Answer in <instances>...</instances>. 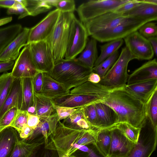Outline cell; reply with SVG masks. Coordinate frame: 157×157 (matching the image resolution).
<instances>
[{
    "label": "cell",
    "mask_w": 157,
    "mask_h": 157,
    "mask_svg": "<svg viewBox=\"0 0 157 157\" xmlns=\"http://www.w3.org/2000/svg\"><path fill=\"white\" fill-rule=\"evenodd\" d=\"M43 145L36 148L30 157H57L55 151L46 149L44 145L41 147Z\"/></svg>",
    "instance_id": "obj_46"
},
{
    "label": "cell",
    "mask_w": 157,
    "mask_h": 157,
    "mask_svg": "<svg viewBox=\"0 0 157 157\" xmlns=\"http://www.w3.org/2000/svg\"><path fill=\"white\" fill-rule=\"evenodd\" d=\"M113 11L109 12L89 20L83 24L89 36L98 31L113 28L126 17Z\"/></svg>",
    "instance_id": "obj_15"
},
{
    "label": "cell",
    "mask_w": 157,
    "mask_h": 157,
    "mask_svg": "<svg viewBox=\"0 0 157 157\" xmlns=\"http://www.w3.org/2000/svg\"><path fill=\"white\" fill-rule=\"evenodd\" d=\"M36 115L40 119L48 117L56 113L52 99L34 92Z\"/></svg>",
    "instance_id": "obj_26"
},
{
    "label": "cell",
    "mask_w": 157,
    "mask_h": 157,
    "mask_svg": "<svg viewBox=\"0 0 157 157\" xmlns=\"http://www.w3.org/2000/svg\"><path fill=\"white\" fill-rule=\"evenodd\" d=\"M18 110L16 108L11 109L0 119V132L6 128L10 126L16 115Z\"/></svg>",
    "instance_id": "obj_44"
},
{
    "label": "cell",
    "mask_w": 157,
    "mask_h": 157,
    "mask_svg": "<svg viewBox=\"0 0 157 157\" xmlns=\"http://www.w3.org/2000/svg\"><path fill=\"white\" fill-rule=\"evenodd\" d=\"M27 115V126L33 129H35L40 122V118L37 115L29 113L28 112Z\"/></svg>",
    "instance_id": "obj_49"
},
{
    "label": "cell",
    "mask_w": 157,
    "mask_h": 157,
    "mask_svg": "<svg viewBox=\"0 0 157 157\" xmlns=\"http://www.w3.org/2000/svg\"><path fill=\"white\" fill-rule=\"evenodd\" d=\"M60 13V11L57 9L51 11L40 22L30 29L27 45L46 40L52 32Z\"/></svg>",
    "instance_id": "obj_13"
},
{
    "label": "cell",
    "mask_w": 157,
    "mask_h": 157,
    "mask_svg": "<svg viewBox=\"0 0 157 157\" xmlns=\"http://www.w3.org/2000/svg\"><path fill=\"white\" fill-rule=\"evenodd\" d=\"M97 41L92 37L88 38L84 49L76 59L84 65L92 69L98 58Z\"/></svg>",
    "instance_id": "obj_25"
},
{
    "label": "cell",
    "mask_w": 157,
    "mask_h": 157,
    "mask_svg": "<svg viewBox=\"0 0 157 157\" xmlns=\"http://www.w3.org/2000/svg\"><path fill=\"white\" fill-rule=\"evenodd\" d=\"M43 73L42 71H40L33 78V86L34 92L35 93H40L41 91Z\"/></svg>",
    "instance_id": "obj_48"
},
{
    "label": "cell",
    "mask_w": 157,
    "mask_h": 157,
    "mask_svg": "<svg viewBox=\"0 0 157 157\" xmlns=\"http://www.w3.org/2000/svg\"><path fill=\"white\" fill-rule=\"evenodd\" d=\"M101 78L98 74L92 72L89 75L87 81L94 83H98L100 82Z\"/></svg>",
    "instance_id": "obj_52"
},
{
    "label": "cell",
    "mask_w": 157,
    "mask_h": 157,
    "mask_svg": "<svg viewBox=\"0 0 157 157\" xmlns=\"http://www.w3.org/2000/svg\"><path fill=\"white\" fill-rule=\"evenodd\" d=\"M15 0H0V7L9 9L14 4Z\"/></svg>",
    "instance_id": "obj_53"
},
{
    "label": "cell",
    "mask_w": 157,
    "mask_h": 157,
    "mask_svg": "<svg viewBox=\"0 0 157 157\" xmlns=\"http://www.w3.org/2000/svg\"><path fill=\"white\" fill-rule=\"evenodd\" d=\"M142 2L157 5V0H140Z\"/></svg>",
    "instance_id": "obj_57"
},
{
    "label": "cell",
    "mask_w": 157,
    "mask_h": 157,
    "mask_svg": "<svg viewBox=\"0 0 157 157\" xmlns=\"http://www.w3.org/2000/svg\"><path fill=\"white\" fill-rule=\"evenodd\" d=\"M21 103L20 110L27 111L30 107L35 106L34 91L33 78H20Z\"/></svg>",
    "instance_id": "obj_27"
},
{
    "label": "cell",
    "mask_w": 157,
    "mask_h": 157,
    "mask_svg": "<svg viewBox=\"0 0 157 157\" xmlns=\"http://www.w3.org/2000/svg\"><path fill=\"white\" fill-rule=\"evenodd\" d=\"M123 40L125 47L135 59L149 60L153 58L154 54L150 43L138 31L132 33Z\"/></svg>",
    "instance_id": "obj_10"
},
{
    "label": "cell",
    "mask_w": 157,
    "mask_h": 157,
    "mask_svg": "<svg viewBox=\"0 0 157 157\" xmlns=\"http://www.w3.org/2000/svg\"><path fill=\"white\" fill-rule=\"evenodd\" d=\"M62 123L65 126L74 129H94L86 119L82 108H78L77 110L63 120Z\"/></svg>",
    "instance_id": "obj_28"
},
{
    "label": "cell",
    "mask_w": 157,
    "mask_h": 157,
    "mask_svg": "<svg viewBox=\"0 0 157 157\" xmlns=\"http://www.w3.org/2000/svg\"><path fill=\"white\" fill-rule=\"evenodd\" d=\"M98 130L78 129L64 126L59 121L55 132L48 137L47 149L55 151L59 157L69 156L78 150L88 151L91 144H95Z\"/></svg>",
    "instance_id": "obj_1"
},
{
    "label": "cell",
    "mask_w": 157,
    "mask_h": 157,
    "mask_svg": "<svg viewBox=\"0 0 157 157\" xmlns=\"http://www.w3.org/2000/svg\"><path fill=\"white\" fill-rule=\"evenodd\" d=\"M123 39H119L107 42L100 46L101 53L96 61L94 67H96L115 52L117 51L124 43Z\"/></svg>",
    "instance_id": "obj_33"
},
{
    "label": "cell",
    "mask_w": 157,
    "mask_h": 157,
    "mask_svg": "<svg viewBox=\"0 0 157 157\" xmlns=\"http://www.w3.org/2000/svg\"><path fill=\"white\" fill-rule=\"evenodd\" d=\"M88 36L83 24L75 16L71 25L64 59L75 58L84 49Z\"/></svg>",
    "instance_id": "obj_9"
},
{
    "label": "cell",
    "mask_w": 157,
    "mask_h": 157,
    "mask_svg": "<svg viewBox=\"0 0 157 157\" xmlns=\"http://www.w3.org/2000/svg\"><path fill=\"white\" fill-rule=\"evenodd\" d=\"M28 45L37 69L43 72L49 73L55 64L50 48L46 40L31 43Z\"/></svg>",
    "instance_id": "obj_11"
},
{
    "label": "cell",
    "mask_w": 157,
    "mask_h": 157,
    "mask_svg": "<svg viewBox=\"0 0 157 157\" xmlns=\"http://www.w3.org/2000/svg\"><path fill=\"white\" fill-rule=\"evenodd\" d=\"M138 31L142 36L147 39L157 36V23L152 21L147 22L141 26Z\"/></svg>",
    "instance_id": "obj_42"
},
{
    "label": "cell",
    "mask_w": 157,
    "mask_h": 157,
    "mask_svg": "<svg viewBox=\"0 0 157 157\" xmlns=\"http://www.w3.org/2000/svg\"><path fill=\"white\" fill-rule=\"evenodd\" d=\"M157 144V129L146 117L137 143L126 157H150L156 149Z\"/></svg>",
    "instance_id": "obj_8"
},
{
    "label": "cell",
    "mask_w": 157,
    "mask_h": 157,
    "mask_svg": "<svg viewBox=\"0 0 157 157\" xmlns=\"http://www.w3.org/2000/svg\"><path fill=\"white\" fill-rule=\"evenodd\" d=\"M19 135L14 128L9 126L0 132V157H10Z\"/></svg>",
    "instance_id": "obj_19"
},
{
    "label": "cell",
    "mask_w": 157,
    "mask_h": 157,
    "mask_svg": "<svg viewBox=\"0 0 157 157\" xmlns=\"http://www.w3.org/2000/svg\"><path fill=\"white\" fill-rule=\"evenodd\" d=\"M30 29L25 27L0 53V62H10L16 59L20 50L27 45Z\"/></svg>",
    "instance_id": "obj_17"
},
{
    "label": "cell",
    "mask_w": 157,
    "mask_h": 157,
    "mask_svg": "<svg viewBox=\"0 0 157 157\" xmlns=\"http://www.w3.org/2000/svg\"><path fill=\"white\" fill-rule=\"evenodd\" d=\"M26 0H15L13 5L7 11L8 14L19 15L18 19H21L28 16L25 8Z\"/></svg>",
    "instance_id": "obj_40"
},
{
    "label": "cell",
    "mask_w": 157,
    "mask_h": 157,
    "mask_svg": "<svg viewBox=\"0 0 157 157\" xmlns=\"http://www.w3.org/2000/svg\"><path fill=\"white\" fill-rule=\"evenodd\" d=\"M154 79H157L156 58L148 60L129 75L126 85Z\"/></svg>",
    "instance_id": "obj_18"
},
{
    "label": "cell",
    "mask_w": 157,
    "mask_h": 157,
    "mask_svg": "<svg viewBox=\"0 0 157 157\" xmlns=\"http://www.w3.org/2000/svg\"><path fill=\"white\" fill-rule=\"evenodd\" d=\"M111 90L99 83L86 81L70 90L71 94H107Z\"/></svg>",
    "instance_id": "obj_32"
},
{
    "label": "cell",
    "mask_w": 157,
    "mask_h": 157,
    "mask_svg": "<svg viewBox=\"0 0 157 157\" xmlns=\"http://www.w3.org/2000/svg\"><path fill=\"white\" fill-rule=\"evenodd\" d=\"M14 78L11 72L0 75V110L9 93Z\"/></svg>",
    "instance_id": "obj_36"
},
{
    "label": "cell",
    "mask_w": 157,
    "mask_h": 157,
    "mask_svg": "<svg viewBox=\"0 0 157 157\" xmlns=\"http://www.w3.org/2000/svg\"><path fill=\"white\" fill-rule=\"evenodd\" d=\"M77 108L61 106L55 105V109L59 121H60L66 118L77 110Z\"/></svg>",
    "instance_id": "obj_45"
},
{
    "label": "cell",
    "mask_w": 157,
    "mask_h": 157,
    "mask_svg": "<svg viewBox=\"0 0 157 157\" xmlns=\"http://www.w3.org/2000/svg\"><path fill=\"white\" fill-rule=\"evenodd\" d=\"M150 20L134 17H127L121 23L111 28L98 31L90 36L100 42H108L123 39L132 33L138 31Z\"/></svg>",
    "instance_id": "obj_6"
},
{
    "label": "cell",
    "mask_w": 157,
    "mask_h": 157,
    "mask_svg": "<svg viewBox=\"0 0 157 157\" xmlns=\"http://www.w3.org/2000/svg\"><path fill=\"white\" fill-rule=\"evenodd\" d=\"M114 126L119 129L131 141L137 143L141 128L136 127L125 122L118 123Z\"/></svg>",
    "instance_id": "obj_37"
},
{
    "label": "cell",
    "mask_w": 157,
    "mask_h": 157,
    "mask_svg": "<svg viewBox=\"0 0 157 157\" xmlns=\"http://www.w3.org/2000/svg\"><path fill=\"white\" fill-rule=\"evenodd\" d=\"M63 157H76V156H74L73 155H69V156H63Z\"/></svg>",
    "instance_id": "obj_58"
},
{
    "label": "cell",
    "mask_w": 157,
    "mask_h": 157,
    "mask_svg": "<svg viewBox=\"0 0 157 157\" xmlns=\"http://www.w3.org/2000/svg\"><path fill=\"white\" fill-rule=\"evenodd\" d=\"M82 110L87 121L95 130H98V117L95 104L82 108Z\"/></svg>",
    "instance_id": "obj_39"
},
{
    "label": "cell",
    "mask_w": 157,
    "mask_h": 157,
    "mask_svg": "<svg viewBox=\"0 0 157 157\" xmlns=\"http://www.w3.org/2000/svg\"><path fill=\"white\" fill-rule=\"evenodd\" d=\"M12 17H9L0 19V26L8 23L12 20Z\"/></svg>",
    "instance_id": "obj_55"
},
{
    "label": "cell",
    "mask_w": 157,
    "mask_h": 157,
    "mask_svg": "<svg viewBox=\"0 0 157 157\" xmlns=\"http://www.w3.org/2000/svg\"><path fill=\"white\" fill-rule=\"evenodd\" d=\"M150 43L153 48L154 55L156 57L157 55V37H151L147 39Z\"/></svg>",
    "instance_id": "obj_54"
},
{
    "label": "cell",
    "mask_w": 157,
    "mask_h": 157,
    "mask_svg": "<svg viewBox=\"0 0 157 157\" xmlns=\"http://www.w3.org/2000/svg\"><path fill=\"white\" fill-rule=\"evenodd\" d=\"M97 113L98 130L109 129L117 123L118 117L115 111L103 103L95 104Z\"/></svg>",
    "instance_id": "obj_20"
},
{
    "label": "cell",
    "mask_w": 157,
    "mask_h": 157,
    "mask_svg": "<svg viewBox=\"0 0 157 157\" xmlns=\"http://www.w3.org/2000/svg\"><path fill=\"white\" fill-rule=\"evenodd\" d=\"M107 94H71L70 93L52 99L56 105L77 108L102 103Z\"/></svg>",
    "instance_id": "obj_12"
},
{
    "label": "cell",
    "mask_w": 157,
    "mask_h": 157,
    "mask_svg": "<svg viewBox=\"0 0 157 157\" xmlns=\"http://www.w3.org/2000/svg\"><path fill=\"white\" fill-rule=\"evenodd\" d=\"M14 64V61L0 62V73H5L12 69Z\"/></svg>",
    "instance_id": "obj_51"
},
{
    "label": "cell",
    "mask_w": 157,
    "mask_h": 157,
    "mask_svg": "<svg viewBox=\"0 0 157 157\" xmlns=\"http://www.w3.org/2000/svg\"><path fill=\"white\" fill-rule=\"evenodd\" d=\"M21 103L20 79L15 78L8 95L0 110V119L11 109L16 108L20 110Z\"/></svg>",
    "instance_id": "obj_22"
},
{
    "label": "cell",
    "mask_w": 157,
    "mask_h": 157,
    "mask_svg": "<svg viewBox=\"0 0 157 157\" xmlns=\"http://www.w3.org/2000/svg\"><path fill=\"white\" fill-rule=\"evenodd\" d=\"M125 86L110 90L102 103L116 112L117 123L125 122L141 128L146 121L145 104L129 92Z\"/></svg>",
    "instance_id": "obj_2"
},
{
    "label": "cell",
    "mask_w": 157,
    "mask_h": 157,
    "mask_svg": "<svg viewBox=\"0 0 157 157\" xmlns=\"http://www.w3.org/2000/svg\"><path fill=\"white\" fill-rule=\"evenodd\" d=\"M136 7L123 14L125 17H134L150 20H157V5L142 2Z\"/></svg>",
    "instance_id": "obj_24"
},
{
    "label": "cell",
    "mask_w": 157,
    "mask_h": 157,
    "mask_svg": "<svg viewBox=\"0 0 157 157\" xmlns=\"http://www.w3.org/2000/svg\"><path fill=\"white\" fill-rule=\"evenodd\" d=\"M111 142V133L110 129L98 130L95 145L100 153L107 157Z\"/></svg>",
    "instance_id": "obj_34"
},
{
    "label": "cell",
    "mask_w": 157,
    "mask_h": 157,
    "mask_svg": "<svg viewBox=\"0 0 157 157\" xmlns=\"http://www.w3.org/2000/svg\"><path fill=\"white\" fill-rule=\"evenodd\" d=\"M44 144V141L29 143L19 140L16 144L10 157H30L36 148Z\"/></svg>",
    "instance_id": "obj_30"
},
{
    "label": "cell",
    "mask_w": 157,
    "mask_h": 157,
    "mask_svg": "<svg viewBox=\"0 0 157 157\" xmlns=\"http://www.w3.org/2000/svg\"><path fill=\"white\" fill-rule=\"evenodd\" d=\"M134 59L125 46L122 48L116 62L98 83L110 90L125 86L128 75V65Z\"/></svg>",
    "instance_id": "obj_5"
},
{
    "label": "cell",
    "mask_w": 157,
    "mask_h": 157,
    "mask_svg": "<svg viewBox=\"0 0 157 157\" xmlns=\"http://www.w3.org/2000/svg\"><path fill=\"white\" fill-rule=\"evenodd\" d=\"M140 3L139 0H129L128 2L120 6L113 12L122 14L133 9Z\"/></svg>",
    "instance_id": "obj_47"
},
{
    "label": "cell",
    "mask_w": 157,
    "mask_h": 157,
    "mask_svg": "<svg viewBox=\"0 0 157 157\" xmlns=\"http://www.w3.org/2000/svg\"><path fill=\"white\" fill-rule=\"evenodd\" d=\"M92 69L78 62L75 58L63 59L55 64L48 73L52 78L70 90L87 81Z\"/></svg>",
    "instance_id": "obj_3"
},
{
    "label": "cell",
    "mask_w": 157,
    "mask_h": 157,
    "mask_svg": "<svg viewBox=\"0 0 157 157\" xmlns=\"http://www.w3.org/2000/svg\"><path fill=\"white\" fill-rule=\"evenodd\" d=\"M146 117L155 129H157V89L145 103Z\"/></svg>",
    "instance_id": "obj_35"
},
{
    "label": "cell",
    "mask_w": 157,
    "mask_h": 157,
    "mask_svg": "<svg viewBox=\"0 0 157 157\" xmlns=\"http://www.w3.org/2000/svg\"><path fill=\"white\" fill-rule=\"evenodd\" d=\"M125 87L129 92L145 104L157 89V79L126 85Z\"/></svg>",
    "instance_id": "obj_21"
},
{
    "label": "cell",
    "mask_w": 157,
    "mask_h": 157,
    "mask_svg": "<svg viewBox=\"0 0 157 157\" xmlns=\"http://www.w3.org/2000/svg\"><path fill=\"white\" fill-rule=\"evenodd\" d=\"M70 93V90L62 84L54 79L48 73H43L42 88L39 94L53 99Z\"/></svg>",
    "instance_id": "obj_23"
},
{
    "label": "cell",
    "mask_w": 157,
    "mask_h": 157,
    "mask_svg": "<svg viewBox=\"0 0 157 157\" xmlns=\"http://www.w3.org/2000/svg\"><path fill=\"white\" fill-rule=\"evenodd\" d=\"M53 2V0H26L25 8L28 16H35L51 9Z\"/></svg>",
    "instance_id": "obj_31"
},
{
    "label": "cell",
    "mask_w": 157,
    "mask_h": 157,
    "mask_svg": "<svg viewBox=\"0 0 157 157\" xmlns=\"http://www.w3.org/2000/svg\"><path fill=\"white\" fill-rule=\"evenodd\" d=\"M109 129L111 142L107 157H126L136 144L128 140L114 126Z\"/></svg>",
    "instance_id": "obj_16"
},
{
    "label": "cell",
    "mask_w": 157,
    "mask_h": 157,
    "mask_svg": "<svg viewBox=\"0 0 157 157\" xmlns=\"http://www.w3.org/2000/svg\"><path fill=\"white\" fill-rule=\"evenodd\" d=\"M27 111L18 109L14 119L10 126L15 128L18 133L22 128L27 125Z\"/></svg>",
    "instance_id": "obj_41"
},
{
    "label": "cell",
    "mask_w": 157,
    "mask_h": 157,
    "mask_svg": "<svg viewBox=\"0 0 157 157\" xmlns=\"http://www.w3.org/2000/svg\"><path fill=\"white\" fill-rule=\"evenodd\" d=\"M75 17L73 12H60L52 32L46 40L50 48L55 64L64 58L71 25Z\"/></svg>",
    "instance_id": "obj_4"
},
{
    "label": "cell",
    "mask_w": 157,
    "mask_h": 157,
    "mask_svg": "<svg viewBox=\"0 0 157 157\" xmlns=\"http://www.w3.org/2000/svg\"><path fill=\"white\" fill-rule=\"evenodd\" d=\"M129 0H91L84 2L77 9L83 23L106 13L113 11Z\"/></svg>",
    "instance_id": "obj_7"
},
{
    "label": "cell",
    "mask_w": 157,
    "mask_h": 157,
    "mask_svg": "<svg viewBox=\"0 0 157 157\" xmlns=\"http://www.w3.org/2000/svg\"><path fill=\"white\" fill-rule=\"evenodd\" d=\"M28 113L31 114L36 115V112L35 106H32L29 107L27 110Z\"/></svg>",
    "instance_id": "obj_56"
},
{
    "label": "cell",
    "mask_w": 157,
    "mask_h": 157,
    "mask_svg": "<svg viewBox=\"0 0 157 157\" xmlns=\"http://www.w3.org/2000/svg\"><path fill=\"white\" fill-rule=\"evenodd\" d=\"M22 29V25L19 24L0 28V53Z\"/></svg>",
    "instance_id": "obj_29"
},
{
    "label": "cell",
    "mask_w": 157,
    "mask_h": 157,
    "mask_svg": "<svg viewBox=\"0 0 157 157\" xmlns=\"http://www.w3.org/2000/svg\"><path fill=\"white\" fill-rule=\"evenodd\" d=\"M53 6L63 13H73L75 10V2L73 0H55Z\"/></svg>",
    "instance_id": "obj_43"
},
{
    "label": "cell",
    "mask_w": 157,
    "mask_h": 157,
    "mask_svg": "<svg viewBox=\"0 0 157 157\" xmlns=\"http://www.w3.org/2000/svg\"><path fill=\"white\" fill-rule=\"evenodd\" d=\"M40 71L33 62L29 45L25 46L14 62L12 76L16 79L33 78Z\"/></svg>",
    "instance_id": "obj_14"
},
{
    "label": "cell",
    "mask_w": 157,
    "mask_h": 157,
    "mask_svg": "<svg viewBox=\"0 0 157 157\" xmlns=\"http://www.w3.org/2000/svg\"><path fill=\"white\" fill-rule=\"evenodd\" d=\"M33 130V128L26 125L22 128L18 133L19 136L21 140L25 139L32 134Z\"/></svg>",
    "instance_id": "obj_50"
},
{
    "label": "cell",
    "mask_w": 157,
    "mask_h": 157,
    "mask_svg": "<svg viewBox=\"0 0 157 157\" xmlns=\"http://www.w3.org/2000/svg\"><path fill=\"white\" fill-rule=\"evenodd\" d=\"M119 55L118 51H117L98 65L93 67L92 72L98 75L102 78L114 64Z\"/></svg>",
    "instance_id": "obj_38"
}]
</instances>
